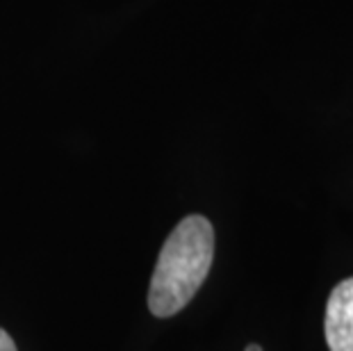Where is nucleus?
Instances as JSON below:
<instances>
[{
	"label": "nucleus",
	"instance_id": "f257e3e1",
	"mask_svg": "<svg viewBox=\"0 0 353 351\" xmlns=\"http://www.w3.org/2000/svg\"><path fill=\"white\" fill-rule=\"evenodd\" d=\"M214 258V230L205 217L190 214L164 242L148 288L155 317H174L199 292Z\"/></svg>",
	"mask_w": 353,
	"mask_h": 351
},
{
	"label": "nucleus",
	"instance_id": "f03ea898",
	"mask_svg": "<svg viewBox=\"0 0 353 351\" xmlns=\"http://www.w3.org/2000/svg\"><path fill=\"white\" fill-rule=\"evenodd\" d=\"M326 342L330 351H353V279L342 281L328 297Z\"/></svg>",
	"mask_w": 353,
	"mask_h": 351
},
{
	"label": "nucleus",
	"instance_id": "7ed1b4c3",
	"mask_svg": "<svg viewBox=\"0 0 353 351\" xmlns=\"http://www.w3.org/2000/svg\"><path fill=\"white\" fill-rule=\"evenodd\" d=\"M0 351H19L17 345H14L12 335L5 331V328H0Z\"/></svg>",
	"mask_w": 353,
	"mask_h": 351
},
{
	"label": "nucleus",
	"instance_id": "20e7f679",
	"mask_svg": "<svg viewBox=\"0 0 353 351\" xmlns=\"http://www.w3.org/2000/svg\"><path fill=\"white\" fill-rule=\"evenodd\" d=\"M246 351H262L258 345H249V347H246Z\"/></svg>",
	"mask_w": 353,
	"mask_h": 351
}]
</instances>
